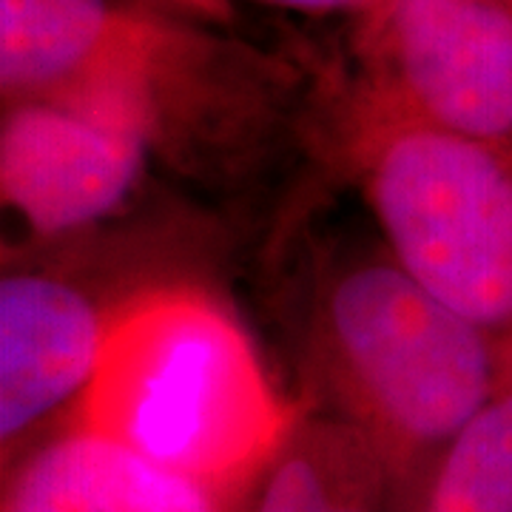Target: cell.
Returning <instances> with one entry per match:
<instances>
[{
	"label": "cell",
	"instance_id": "cell-1",
	"mask_svg": "<svg viewBox=\"0 0 512 512\" xmlns=\"http://www.w3.org/2000/svg\"><path fill=\"white\" fill-rule=\"evenodd\" d=\"M308 362L333 419L370 444L393 512L458 433L512 382L504 348L387 248L322 271L308 316Z\"/></svg>",
	"mask_w": 512,
	"mask_h": 512
},
{
	"label": "cell",
	"instance_id": "cell-2",
	"mask_svg": "<svg viewBox=\"0 0 512 512\" xmlns=\"http://www.w3.org/2000/svg\"><path fill=\"white\" fill-rule=\"evenodd\" d=\"M302 413L217 296L157 285L114 308L97 370L66 424L188 476L259 487Z\"/></svg>",
	"mask_w": 512,
	"mask_h": 512
},
{
	"label": "cell",
	"instance_id": "cell-3",
	"mask_svg": "<svg viewBox=\"0 0 512 512\" xmlns=\"http://www.w3.org/2000/svg\"><path fill=\"white\" fill-rule=\"evenodd\" d=\"M339 134L384 248L512 362V146L430 126L367 89Z\"/></svg>",
	"mask_w": 512,
	"mask_h": 512
},
{
	"label": "cell",
	"instance_id": "cell-4",
	"mask_svg": "<svg viewBox=\"0 0 512 512\" xmlns=\"http://www.w3.org/2000/svg\"><path fill=\"white\" fill-rule=\"evenodd\" d=\"M362 89L430 126L512 146V0H396Z\"/></svg>",
	"mask_w": 512,
	"mask_h": 512
},
{
	"label": "cell",
	"instance_id": "cell-5",
	"mask_svg": "<svg viewBox=\"0 0 512 512\" xmlns=\"http://www.w3.org/2000/svg\"><path fill=\"white\" fill-rule=\"evenodd\" d=\"M123 123L63 100L3 103L0 194L32 242L77 237L126 208L151 163Z\"/></svg>",
	"mask_w": 512,
	"mask_h": 512
},
{
	"label": "cell",
	"instance_id": "cell-6",
	"mask_svg": "<svg viewBox=\"0 0 512 512\" xmlns=\"http://www.w3.org/2000/svg\"><path fill=\"white\" fill-rule=\"evenodd\" d=\"M114 305L43 268L0 279V450L9 467L72 419L92 382Z\"/></svg>",
	"mask_w": 512,
	"mask_h": 512
},
{
	"label": "cell",
	"instance_id": "cell-7",
	"mask_svg": "<svg viewBox=\"0 0 512 512\" xmlns=\"http://www.w3.org/2000/svg\"><path fill=\"white\" fill-rule=\"evenodd\" d=\"M259 487L188 476L80 424L3 467L0 512H254Z\"/></svg>",
	"mask_w": 512,
	"mask_h": 512
},
{
	"label": "cell",
	"instance_id": "cell-8",
	"mask_svg": "<svg viewBox=\"0 0 512 512\" xmlns=\"http://www.w3.org/2000/svg\"><path fill=\"white\" fill-rule=\"evenodd\" d=\"M117 0H0L3 103L63 92L94 55Z\"/></svg>",
	"mask_w": 512,
	"mask_h": 512
},
{
	"label": "cell",
	"instance_id": "cell-9",
	"mask_svg": "<svg viewBox=\"0 0 512 512\" xmlns=\"http://www.w3.org/2000/svg\"><path fill=\"white\" fill-rule=\"evenodd\" d=\"M396 512H512V382L427 467Z\"/></svg>",
	"mask_w": 512,
	"mask_h": 512
},
{
	"label": "cell",
	"instance_id": "cell-10",
	"mask_svg": "<svg viewBox=\"0 0 512 512\" xmlns=\"http://www.w3.org/2000/svg\"><path fill=\"white\" fill-rule=\"evenodd\" d=\"M336 419L302 413L259 484L254 512H328Z\"/></svg>",
	"mask_w": 512,
	"mask_h": 512
},
{
	"label": "cell",
	"instance_id": "cell-11",
	"mask_svg": "<svg viewBox=\"0 0 512 512\" xmlns=\"http://www.w3.org/2000/svg\"><path fill=\"white\" fill-rule=\"evenodd\" d=\"M328 512H393L390 481L379 458L350 424L339 419Z\"/></svg>",
	"mask_w": 512,
	"mask_h": 512
},
{
	"label": "cell",
	"instance_id": "cell-12",
	"mask_svg": "<svg viewBox=\"0 0 512 512\" xmlns=\"http://www.w3.org/2000/svg\"><path fill=\"white\" fill-rule=\"evenodd\" d=\"M282 9H296V12H353L359 20L367 18L373 0H265Z\"/></svg>",
	"mask_w": 512,
	"mask_h": 512
},
{
	"label": "cell",
	"instance_id": "cell-13",
	"mask_svg": "<svg viewBox=\"0 0 512 512\" xmlns=\"http://www.w3.org/2000/svg\"><path fill=\"white\" fill-rule=\"evenodd\" d=\"M168 6L180 9L185 15H194L202 20H214V23H228L234 9L228 0H163Z\"/></svg>",
	"mask_w": 512,
	"mask_h": 512
},
{
	"label": "cell",
	"instance_id": "cell-14",
	"mask_svg": "<svg viewBox=\"0 0 512 512\" xmlns=\"http://www.w3.org/2000/svg\"><path fill=\"white\" fill-rule=\"evenodd\" d=\"M393 3H396V0H373V3H370V12H367V18L362 20V40L379 29V23L387 18V12L393 9Z\"/></svg>",
	"mask_w": 512,
	"mask_h": 512
}]
</instances>
